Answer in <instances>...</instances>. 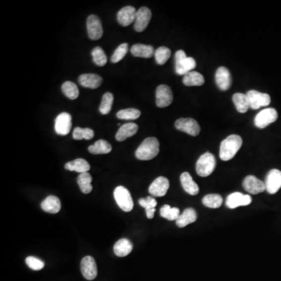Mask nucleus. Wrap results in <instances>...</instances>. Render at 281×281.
Segmentation results:
<instances>
[{"mask_svg":"<svg viewBox=\"0 0 281 281\" xmlns=\"http://www.w3.org/2000/svg\"><path fill=\"white\" fill-rule=\"evenodd\" d=\"M252 203V198L248 195H243L240 192L230 194L226 199V205L228 208L236 209L239 207H246Z\"/></svg>","mask_w":281,"mask_h":281,"instance_id":"a211bd4d","label":"nucleus"},{"mask_svg":"<svg viewBox=\"0 0 281 281\" xmlns=\"http://www.w3.org/2000/svg\"><path fill=\"white\" fill-rule=\"evenodd\" d=\"M133 250V245L132 243L127 239V238H122L116 242L114 247H113V251L116 256L119 257H124L129 255Z\"/></svg>","mask_w":281,"mask_h":281,"instance_id":"393cba45","label":"nucleus"},{"mask_svg":"<svg viewBox=\"0 0 281 281\" xmlns=\"http://www.w3.org/2000/svg\"><path fill=\"white\" fill-rule=\"evenodd\" d=\"M140 116V111L135 108H129L125 110H121L117 113V118L127 121H134L137 120Z\"/></svg>","mask_w":281,"mask_h":281,"instance_id":"f704fd0d","label":"nucleus"},{"mask_svg":"<svg viewBox=\"0 0 281 281\" xmlns=\"http://www.w3.org/2000/svg\"><path fill=\"white\" fill-rule=\"evenodd\" d=\"M62 91L64 95L70 99H77L79 96V90L77 86L71 81H65L62 84Z\"/></svg>","mask_w":281,"mask_h":281,"instance_id":"c9c22d12","label":"nucleus"},{"mask_svg":"<svg viewBox=\"0 0 281 281\" xmlns=\"http://www.w3.org/2000/svg\"><path fill=\"white\" fill-rule=\"evenodd\" d=\"M247 96L249 101L251 109L258 110L263 106H268L271 102L270 95L267 93H262L256 90H250L247 92Z\"/></svg>","mask_w":281,"mask_h":281,"instance_id":"0eeeda50","label":"nucleus"},{"mask_svg":"<svg viewBox=\"0 0 281 281\" xmlns=\"http://www.w3.org/2000/svg\"><path fill=\"white\" fill-rule=\"evenodd\" d=\"M266 190L268 193L274 195L281 188V171L277 169L270 170L266 177Z\"/></svg>","mask_w":281,"mask_h":281,"instance_id":"9b49d317","label":"nucleus"},{"mask_svg":"<svg viewBox=\"0 0 281 281\" xmlns=\"http://www.w3.org/2000/svg\"><path fill=\"white\" fill-rule=\"evenodd\" d=\"M278 118V113L274 108H267L259 112L255 117V125L258 128L263 129L270 124L275 122Z\"/></svg>","mask_w":281,"mask_h":281,"instance_id":"423d86ee","label":"nucleus"},{"mask_svg":"<svg viewBox=\"0 0 281 281\" xmlns=\"http://www.w3.org/2000/svg\"><path fill=\"white\" fill-rule=\"evenodd\" d=\"M91 56L93 59V62L96 64L97 66L103 67L107 63V57H106V53L99 46L94 48L93 50L91 51Z\"/></svg>","mask_w":281,"mask_h":281,"instance_id":"4c0bfd02","label":"nucleus"},{"mask_svg":"<svg viewBox=\"0 0 281 281\" xmlns=\"http://www.w3.org/2000/svg\"><path fill=\"white\" fill-rule=\"evenodd\" d=\"M159 152V142L155 138L144 139L135 152V156L139 160H151Z\"/></svg>","mask_w":281,"mask_h":281,"instance_id":"f03ea898","label":"nucleus"},{"mask_svg":"<svg viewBox=\"0 0 281 281\" xmlns=\"http://www.w3.org/2000/svg\"><path fill=\"white\" fill-rule=\"evenodd\" d=\"M169 188V180L164 177H159L151 184L148 188V192L152 197H163L166 196Z\"/></svg>","mask_w":281,"mask_h":281,"instance_id":"f8f14e48","label":"nucleus"},{"mask_svg":"<svg viewBox=\"0 0 281 281\" xmlns=\"http://www.w3.org/2000/svg\"><path fill=\"white\" fill-rule=\"evenodd\" d=\"M113 103V95L110 92H106L102 96V102L99 106V111L102 115H106L111 111Z\"/></svg>","mask_w":281,"mask_h":281,"instance_id":"58836bf2","label":"nucleus"},{"mask_svg":"<svg viewBox=\"0 0 281 281\" xmlns=\"http://www.w3.org/2000/svg\"><path fill=\"white\" fill-rule=\"evenodd\" d=\"M91 168L89 163L84 159H76L74 160L68 162L65 165V169L70 171L77 172V173H85Z\"/></svg>","mask_w":281,"mask_h":281,"instance_id":"bb28decb","label":"nucleus"},{"mask_svg":"<svg viewBox=\"0 0 281 281\" xmlns=\"http://www.w3.org/2000/svg\"><path fill=\"white\" fill-rule=\"evenodd\" d=\"M242 144L243 140L239 135H230L221 142L219 158L223 161L233 159L242 146Z\"/></svg>","mask_w":281,"mask_h":281,"instance_id":"f257e3e1","label":"nucleus"},{"mask_svg":"<svg viewBox=\"0 0 281 281\" xmlns=\"http://www.w3.org/2000/svg\"><path fill=\"white\" fill-rule=\"evenodd\" d=\"M175 128L178 131L185 132L192 136H197L200 133V126L196 120L192 118H181L175 122Z\"/></svg>","mask_w":281,"mask_h":281,"instance_id":"1a4fd4ad","label":"nucleus"},{"mask_svg":"<svg viewBox=\"0 0 281 281\" xmlns=\"http://www.w3.org/2000/svg\"><path fill=\"white\" fill-rule=\"evenodd\" d=\"M155 61L159 65H163L166 64L171 56V51L170 49L165 46H161L155 50Z\"/></svg>","mask_w":281,"mask_h":281,"instance_id":"e433bc0d","label":"nucleus"},{"mask_svg":"<svg viewBox=\"0 0 281 281\" xmlns=\"http://www.w3.org/2000/svg\"><path fill=\"white\" fill-rule=\"evenodd\" d=\"M26 264L28 265V267L31 270H42L44 268L45 263L38 258L34 257V256H28L25 260Z\"/></svg>","mask_w":281,"mask_h":281,"instance_id":"79ce46f5","label":"nucleus"},{"mask_svg":"<svg viewBox=\"0 0 281 281\" xmlns=\"http://www.w3.org/2000/svg\"><path fill=\"white\" fill-rule=\"evenodd\" d=\"M215 83L221 91H226L231 86L232 79L230 70L225 67H220L215 72Z\"/></svg>","mask_w":281,"mask_h":281,"instance_id":"f3484780","label":"nucleus"},{"mask_svg":"<svg viewBox=\"0 0 281 281\" xmlns=\"http://www.w3.org/2000/svg\"><path fill=\"white\" fill-rule=\"evenodd\" d=\"M78 81L83 87L95 89L100 87L102 78L99 75L95 73H84L78 77Z\"/></svg>","mask_w":281,"mask_h":281,"instance_id":"aec40b11","label":"nucleus"},{"mask_svg":"<svg viewBox=\"0 0 281 281\" xmlns=\"http://www.w3.org/2000/svg\"><path fill=\"white\" fill-rule=\"evenodd\" d=\"M196 67V62L192 57H187L183 50H178L175 53V71L178 75L185 76L192 71Z\"/></svg>","mask_w":281,"mask_h":281,"instance_id":"7ed1b4c3","label":"nucleus"},{"mask_svg":"<svg viewBox=\"0 0 281 281\" xmlns=\"http://www.w3.org/2000/svg\"><path fill=\"white\" fill-rule=\"evenodd\" d=\"M203 203L208 208H219L223 203V198L218 194H210L203 198Z\"/></svg>","mask_w":281,"mask_h":281,"instance_id":"473e14b6","label":"nucleus"},{"mask_svg":"<svg viewBox=\"0 0 281 281\" xmlns=\"http://www.w3.org/2000/svg\"><path fill=\"white\" fill-rule=\"evenodd\" d=\"M197 219V213L194 209L188 208L179 215L178 219L176 220V224L180 228H183L188 224L194 223Z\"/></svg>","mask_w":281,"mask_h":281,"instance_id":"b1692460","label":"nucleus"},{"mask_svg":"<svg viewBox=\"0 0 281 281\" xmlns=\"http://www.w3.org/2000/svg\"><path fill=\"white\" fill-rule=\"evenodd\" d=\"M233 102L237 108V111L241 113H245L250 108L248 96L245 94L235 93L233 95Z\"/></svg>","mask_w":281,"mask_h":281,"instance_id":"c756f323","label":"nucleus"},{"mask_svg":"<svg viewBox=\"0 0 281 281\" xmlns=\"http://www.w3.org/2000/svg\"><path fill=\"white\" fill-rule=\"evenodd\" d=\"M88 151L91 154H108L112 151L111 144L106 140H97L95 144L88 147Z\"/></svg>","mask_w":281,"mask_h":281,"instance_id":"7c9ffc66","label":"nucleus"},{"mask_svg":"<svg viewBox=\"0 0 281 281\" xmlns=\"http://www.w3.org/2000/svg\"><path fill=\"white\" fill-rule=\"evenodd\" d=\"M114 199L118 207L124 212H131L133 210L134 203L129 191L123 186H118L114 191Z\"/></svg>","mask_w":281,"mask_h":281,"instance_id":"39448f33","label":"nucleus"},{"mask_svg":"<svg viewBox=\"0 0 281 281\" xmlns=\"http://www.w3.org/2000/svg\"><path fill=\"white\" fill-rule=\"evenodd\" d=\"M41 207L45 212L52 214L57 213L61 209V200L54 196H48L44 201L41 203Z\"/></svg>","mask_w":281,"mask_h":281,"instance_id":"5701e85b","label":"nucleus"},{"mask_svg":"<svg viewBox=\"0 0 281 281\" xmlns=\"http://www.w3.org/2000/svg\"><path fill=\"white\" fill-rule=\"evenodd\" d=\"M215 158L212 153L206 152L199 157L196 163V172L200 177H207L212 174L215 168Z\"/></svg>","mask_w":281,"mask_h":281,"instance_id":"20e7f679","label":"nucleus"},{"mask_svg":"<svg viewBox=\"0 0 281 281\" xmlns=\"http://www.w3.org/2000/svg\"><path fill=\"white\" fill-rule=\"evenodd\" d=\"M174 97L171 88L166 84H161L155 91V102L159 108L167 107L171 104Z\"/></svg>","mask_w":281,"mask_h":281,"instance_id":"6e6552de","label":"nucleus"},{"mask_svg":"<svg viewBox=\"0 0 281 281\" xmlns=\"http://www.w3.org/2000/svg\"><path fill=\"white\" fill-rule=\"evenodd\" d=\"M92 177L88 172L80 174L77 177V184L81 192L84 194H89L92 191V185H91Z\"/></svg>","mask_w":281,"mask_h":281,"instance_id":"2f4dec72","label":"nucleus"},{"mask_svg":"<svg viewBox=\"0 0 281 281\" xmlns=\"http://www.w3.org/2000/svg\"><path fill=\"white\" fill-rule=\"evenodd\" d=\"M183 83L186 86H202L204 84L205 78L201 73L192 70L184 76Z\"/></svg>","mask_w":281,"mask_h":281,"instance_id":"cd10ccee","label":"nucleus"},{"mask_svg":"<svg viewBox=\"0 0 281 281\" xmlns=\"http://www.w3.org/2000/svg\"><path fill=\"white\" fill-rule=\"evenodd\" d=\"M132 55L141 58H151L155 54L153 46L149 45L135 44L131 49Z\"/></svg>","mask_w":281,"mask_h":281,"instance_id":"a878e982","label":"nucleus"},{"mask_svg":"<svg viewBox=\"0 0 281 281\" xmlns=\"http://www.w3.org/2000/svg\"><path fill=\"white\" fill-rule=\"evenodd\" d=\"M243 188L248 193L257 195L266 190V185L255 176L249 175L247 176L243 181Z\"/></svg>","mask_w":281,"mask_h":281,"instance_id":"2eb2a0df","label":"nucleus"},{"mask_svg":"<svg viewBox=\"0 0 281 281\" xmlns=\"http://www.w3.org/2000/svg\"><path fill=\"white\" fill-rule=\"evenodd\" d=\"M128 51V43H123V44L120 45L117 48L116 51L113 53V55L111 57L112 63L120 62V61H122L124 57L126 56L127 53Z\"/></svg>","mask_w":281,"mask_h":281,"instance_id":"a19ab883","label":"nucleus"},{"mask_svg":"<svg viewBox=\"0 0 281 281\" xmlns=\"http://www.w3.org/2000/svg\"><path fill=\"white\" fill-rule=\"evenodd\" d=\"M139 203L140 207L145 209L147 218L152 219L155 212V207L157 206L156 200L153 197L148 196V197L144 198V199H139Z\"/></svg>","mask_w":281,"mask_h":281,"instance_id":"c85d7f7f","label":"nucleus"},{"mask_svg":"<svg viewBox=\"0 0 281 281\" xmlns=\"http://www.w3.org/2000/svg\"><path fill=\"white\" fill-rule=\"evenodd\" d=\"M94 135L95 133L93 130L91 128H81L78 127L75 128L73 132V138L75 140H91L93 139Z\"/></svg>","mask_w":281,"mask_h":281,"instance_id":"ea45409f","label":"nucleus"},{"mask_svg":"<svg viewBox=\"0 0 281 281\" xmlns=\"http://www.w3.org/2000/svg\"><path fill=\"white\" fill-rule=\"evenodd\" d=\"M72 127V117L68 113H62L57 116L55 121V131L57 135H68Z\"/></svg>","mask_w":281,"mask_h":281,"instance_id":"4468645a","label":"nucleus"},{"mask_svg":"<svg viewBox=\"0 0 281 281\" xmlns=\"http://www.w3.org/2000/svg\"><path fill=\"white\" fill-rule=\"evenodd\" d=\"M80 271L83 277L88 281H92L96 278L98 270L93 257L88 256L83 258L80 263Z\"/></svg>","mask_w":281,"mask_h":281,"instance_id":"ddd939ff","label":"nucleus"},{"mask_svg":"<svg viewBox=\"0 0 281 281\" xmlns=\"http://www.w3.org/2000/svg\"><path fill=\"white\" fill-rule=\"evenodd\" d=\"M160 215L162 217L168 220H177L179 217L180 210L176 207H170L169 205H164L162 208L160 209Z\"/></svg>","mask_w":281,"mask_h":281,"instance_id":"72a5a7b5","label":"nucleus"},{"mask_svg":"<svg viewBox=\"0 0 281 281\" xmlns=\"http://www.w3.org/2000/svg\"><path fill=\"white\" fill-rule=\"evenodd\" d=\"M88 37L91 40H99L103 35V28L100 19L96 15H91L87 20Z\"/></svg>","mask_w":281,"mask_h":281,"instance_id":"9d476101","label":"nucleus"},{"mask_svg":"<svg viewBox=\"0 0 281 281\" xmlns=\"http://www.w3.org/2000/svg\"><path fill=\"white\" fill-rule=\"evenodd\" d=\"M184 190L191 196H196L199 192V185L194 181L193 178L188 172H184L180 177Z\"/></svg>","mask_w":281,"mask_h":281,"instance_id":"412c9836","label":"nucleus"},{"mask_svg":"<svg viewBox=\"0 0 281 281\" xmlns=\"http://www.w3.org/2000/svg\"><path fill=\"white\" fill-rule=\"evenodd\" d=\"M137 9L133 6H128L122 8L120 11L117 13V18L119 24L124 27L132 24L136 19L137 15Z\"/></svg>","mask_w":281,"mask_h":281,"instance_id":"6ab92c4d","label":"nucleus"},{"mask_svg":"<svg viewBox=\"0 0 281 281\" xmlns=\"http://www.w3.org/2000/svg\"><path fill=\"white\" fill-rule=\"evenodd\" d=\"M152 17V12L148 8L141 7L138 9L135 21V29L138 32L144 31L149 24Z\"/></svg>","mask_w":281,"mask_h":281,"instance_id":"dca6fc26","label":"nucleus"},{"mask_svg":"<svg viewBox=\"0 0 281 281\" xmlns=\"http://www.w3.org/2000/svg\"><path fill=\"white\" fill-rule=\"evenodd\" d=\"M139 126L135 123H127L123 124L116 134V139L118 141H123L128 138L132 137L137 133Z\"/></svg>","mask_w":281,"mask_h":281,"instance_id":"4be33fe9","label":"nucleus"}]
</instances>
